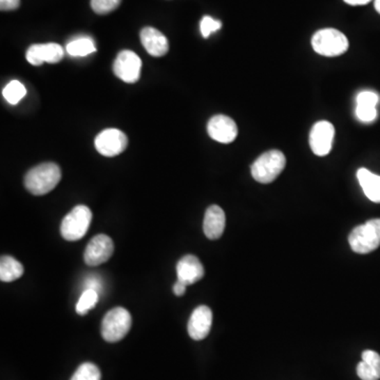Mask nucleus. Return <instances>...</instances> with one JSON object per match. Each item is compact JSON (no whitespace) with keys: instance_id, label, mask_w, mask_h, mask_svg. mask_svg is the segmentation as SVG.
<instances>
[{"instance_id":"f257e3e1","label":"nucleus","mask_w":380,"mask_h":380,"mask_svg":"<svg viewBox=\"0 0 380 380\" xmlns=\"http://www.w3.org/2000/svg\"><path fill=\"white\" fill-rule=\"evenodd\" d=\"M61 171L55 163H44L30 169L24 177L26 190L34 196H45L58 185Z\"/></svg>"},{"instance_id":"f03ea898","label":"nucleus","mask_w":380,"mask_h":380,"mask_svg":"<svg viewBox=\"0 0 380 380\" xmlns=\"http://www.w3.org/2000/svg\"><path fill=\"white\" fill-rule=\"evenodd\" d=\"M132 326V317L126 308H114L103 318L101 334L107 342H118L129 333Z\"/></svg>"},{"instance_id":"7ed1b4c3","label":"nucleus","mask_w":380,"mask_h":380,"mask_svg":"<svg viewBox=\"0 0 380 380\" xmlns=\"http://www.w3.org/2000/svg\"><path fill=\"white\" fill-rule=\"evenodd\" d=\"M285 165V155L281 151H267L251 165V175L259 183H271L283 171Z\"/></svg>"},{"instance_id":"20e7f679","label":"nucleus","mask_w":380,"mask_h":380,"mask_svg":"<svg viewBox=\"0 0 380 380\" xmlns=\"http://www.w3.org/2000/svg\"><path fill=\"white\" fill-rule=\"evenodd\" d=\"M312 46L315 52L322 56H339L347 52L349 40L342 32L336 29H322L312 36Z\"/></svg>"},{"instance_id":"39448f33","label":"nucleus","mask_w":380,"mask_h":380,"mask_svg":"<svg viewBox=\"0 0 380 380\" xmlns=\"http://www.w3.org/2000/svg\"><path fill=\"white\" fill-rule=\"evenodd\" d=\"M351 248L357 253H369L380 246V219H372L357 226L349 236Z\"/></svg>"},{"instance_id":"423d86ee","label":"nucleus","mask_w":380,"mask_h":380,"mask_svg":"<svg viewBox=\"0 0 380 380\" xmlns=\"http://www.w3.org/2000/svg\"><path fill=\"white\" fill-rule=\"evenodd\" d=\"M92 212L85 205L75 206L65 218L61 225V234L65 240L74 242L85 237L91 224Z\"/></svg>"},{"instance_id":"0eeeda50","label":"nucleus","mask_w":380,"mask_h":380,"mask_svg":"<svg viewBox=\"0 0 380 380\" xmlns=\"http://www.w3.org/2000/svg\"><path fill=\"white\" fill-rule=\"evenodd\" d=\"M114 253L112 239L106 235H97L88 243L84 253V260L89 267H99L107 262Z\"/></svg>"},{"instance_id":"6e6552de","label":"nucleus","mask_w":380,"mask_h":380,"mask_svg":"<svg viewBox=\"0 0 380 380\" xmlns=\"http://www.w3.org/2000/svg\"><path fill=\"white\" fill-rule=\"evenodd\" d=\"M142 61L130 50L118 53L113 65V72L125 83L134 84L140 79Z\"/></svg>"},{"instance_id":"1a4fd4ad","label":"nucleus","mask_w":380,"mask_h":380,"mask_svg":"<svg viewBox=\"0 0 380 380\" xmlns=\"http://www.w3.org/2000/svg\"><path fill=\"white\" fill-rule=\"evenodd\" d=\"M95 148L104 157H112L124 152L128 138L124 132L114 128L104 130L95 138Z\"/></svg>"},{"instance_id":"9d476101","label":"nucleus","mask_w":380,"mask_h":380,"mask_svg":"<svg viewBox=\"0 0 380 380\" xmlns=\"http://www.w3.org/2000/svg\"><path fill=\"white\" fill-rule=\"evenodd\" d=\"M335 128L332 122L320 120L312 126L310 134V146L312 152L318 157L330 153L334 141Z\"/></svg>"},{"instance_id":"9b49d317","label":"nucleus","mask_w":380,"mask_h":380,"mask_svg":"<svg viewBox=\"0 0 380 380\" xmlns=\"http://www.w3.org/2000/svg\"><path fill=\"white\" fill-rule=\"evenodd\" d=\"M207 132L210 138L222 144H230L238 136V127L232 118L226 116H214L210 118L207 125Z\"/></svg>"},{"instance_id":"f8f14e48","label":"nucleus","mask_w":380,"mask_h":380,"mask_svg":"<svg viewBox=\"0 0 380 380\" xmlns=\"http://www.w3.org/2000/svg\"><path fill=\"white\" fill-rule=\"evenodd\" d=\"M63 47L54 42L32 45L26 51V61L33 66H40L44 63H56L63 58Z\"/></svg>"},{"instance_id":"ddd939ff","label":"nucleus","mask_w":380,"mask_h":380,"mask_svg":"<svg viewBox=\"0 0 380 380\" xmlns=\"http://www.w3.org/2000/svg\"><path fill=\"white\" fill-rule=\"evenodd\" d=\"M212 324V310L206 306H198L188 322L187 330L190 338L197 341L203 340L209 334Z\"/></svg>"},{"instance_id":"4468645a","label":"nucleus","mask_w":380,"mask_h":380,"mask_svg":"<svg viewBox=\"0 0 380 380\" xmlns=\"http://www.w3.org/2000/svg\"><path fill=\"white\" fill-rule=\"evenodd\" d=\"M204 274H205V269L201 261L193 255H187L177 262V281L186 284L187 287L200 281L204 277Z\"/></svg>"},{"instance_id":"2eb2a0df","label":"nucleus","mask_w":380,"mask_h":380,"mask_svg":"<svg viewBox=\"0 0 380 380\" xmlns=\"http://www.w3.org/2000/svg\"><path fill=\"white\" fill-rule=\"evenodd\" d=\"M141 42L151 56L162 57L168 53L169 44L166 36L152 26H146L141 31Z\"/></svg>"},{"instance_id":"dca6fc26","label":"nucleus","mask_w":380,"mask_h":380,"mask_svg":"<svg viewBox=\"0 0 380 380\" xmlns=\"http://www.w3.org/2000/svg\"><path fill=\"white\" fill-rule=\"evenodd\" d=\"M226 225L225 212L220 206L212 205L204 216L203 230L209 240H218L223 235Z\"/></svg>"},{"instance_id":"f3484780","label":"nucleus","mask_w":380,"mask_h":380,"mask_svg":"<svg viewBox=\"0 0 380 380\" xmlns=\"http://www.w3.org/2000/svg\"><path fill=\"white\" fill-rule=\"evenodd\" d=\"M357 179L367 199L374 203H380V175L361 168L357 171Z\"/></svg>"},{"instance_id":"a211bd4d","label":"nucleus","mask_w":380,"mask_h":380,"mask_svg":"<svg viewBox=\"0 0 380 380\" xmlns=\"http://www.w3.org/2000/svg\"><path fill=\"white\" fill-rule=\"evenodd\" d=\"M24 275V267L19 261L11 256H3L0 259V280L13 282Z\"/></svg>"},{"instance_id":"6ab92c4d","label":"nucleus","mask_w":380,"mask_h":380,"mask_svg":"<svg viewBox=\"0 0 380 380\" xmlns=\"http://www.w3.org/2000/svg\"><path fill=\"white\" fill-rule=\"evenodd\" d=\"M66 51L70 56L83 57L95 52L97 47L92 38H79L67 45Z\"/></svg>"},{"instance_id":"aec40b11","label":"nucleus","mask_w":380,"mask_h":380,"mask_svg":"<svg viewBox=\"0 0 380 380\" xmlns=\"http://www.w3.org/2000/svg\"><path fill=\"white\" fill-rule=\"evenodd\" d=\"M100 300V294L94 290H85L77 301V312L79 315H86L92 308H95Z\"/></svg>"},{"instance_id":"412c9836","label":"nucleus","mask_w":380,"mask_h":380,"mask_svg":"<svg viewBox=\"0 0 380 380\" xmlns=\"http://www.w3.org/2000/svg\"><path fill=\"white\" fill-rule=\"evenodd\" d=\"M26 94V87L18 81H10L3 91V97L7 100L8 103L12 104V105L19 103Z\"/></svg>"},{"instance_id":"4be33fe9","label":"nucleus","mask_w":380,"mask_h":380,"mask_svg":"<svg viewBox=\"0 0 380 380\" xmlns=\"http://www.w3.org/2000/svg\"><path fill=\"white\" fill-rule=\"evenodd\" d=\"M102 374L97 365L85 363L77 367L70 380H101Z\"/></svg>"},{"instance_id":"5701e85b","label":"nucleus","mask_w":380,"mask_h":380,"mask_svg":"<svg viewBox=\"0 0 380 380\" xmlns=\"http://www.w3.org/2000/svg\"><path fill=\"white\" fill-rule=\"evenodd\" d=\"M122 0H91V8L100 15H106L120 7Z\"/></svg>"},{"instance_id":"b1692460","label":"nucleus","mask_w":380,"mask_h":380,"mask_svg":"<svg viewBox=\"0 0 380 380\" xmlns=\"http://www.w3.org/2000/svg\"><path fill=\"white\" fill-rule=\"evenodd\" d=\"M221 28H222V22L220 20L214 19L210 16H204L200 24V30L204 38H209L210 34L216 32Z\"/></svg>"},{"instance_id":"393cba45","label":"nucleus","mask_w":380,"mask_h":380,"mask_svg":"<svg viewBox=\"0 0 380 380\" xmlns=\"http://www.w3.org/2000/svg\"><path fill=\"white\" fill-rule=\"evenodd\" d=\"M379 95L376 92L365 90L358 93L356 97V105L370 106V107H377L379 103Z\"/></svg>"},{"instance_id":"a878e982","label":"nucleus","mask_w":380,"mask_h":380,"mask_svg":"<svg viewBox=\"0 0 380 380\" xmlns=\"http://www.w3.org/2000/svg\"><path fill=\"white\" fill-rule=\"evenodd\" d=\"M357 375L361 380H379L380 374L365 361L357 365Z\"/></svg>"},{"instance_id":"bb28decb","label":"nucleus","mask_w":380,"mask_h":380,"mask_svg":"<svg viewBox=\"0 0 380 380\" xmlns=\"http://www.w3.org/2000/svg\"><path fill=\"white\" fill-rule=\"evenodd\" d=\"M377 107L356 105V116L363 122H371L377 118Z\"/></svg>"},{"instance_id":"cd10ccee","label":"nucleus","mask_w":380,"mask_h":380,"mask_svg":"<svg viewBox=\"0 0 380 380\" xmlns=\"http://www.w3.org/2000/svg\"><path fill=\"white\" fill-rule=\"evenodd\" d=\"M363 361L371 365L375 371L380 374V355L375 351L367 350L361 355Z\"/></svg>"},{"instance_id":"c85d7f7f","label":"nucleus","mask_w":380,"mask_h":380,"mask_svg":"<svg viewBox=\"0 0 380 380\" xmlns=\"http://www.w3.org/2000/svg\"><path fill=\"white\" fill-rule=\"evenodd\" d=\"M20 6V0H0V9L1 11H13L18 9Z\"/></svg>"},{"instance_id":"c756f323","label":"nucleus","mask_w":380,"mask_h":380,"mask_svg":"<svg viewBox=\"0 0 380 380\" xmlns=\"http://www.w3.org/2000/svg\"><path fill=\"white\" fill-rule=\"evenodd\" d=\"M102 284L101 282H100V280H97V277H90L89 279L87 280V282H86V290H94V291H97V293L100 294Z\"/></svg>"},{"instance_id":"7c9ffc66","label":"nucleus","mask_w":380,"mask_h":380,"mask_svg":"<svg viewBox=\"0 0 380 380\" xmlns=\"http://www.w3.org/2000/svg\"><path fill=\"white\" fill-rule=\"evenodd\" d=\"M186 287H187L186 284L182 283V282L177 281V280L175 285H173V293H175V295L177 296V297H181V296H183L184 294H185Z\"/></svg>"},{"instance_id":"2f4dec72","label":"nucleus","mask_w":380,"mask_h":380,"mask_svg":"<svg viewBox=\"0 0 380 380\" xmlns=\"http://www.w3.org/2000/svg\"><path fill=\"white\" fill-rule=\"evenodd\" d=\"M371 0H345V3L351 6H363L369 3Z\"/></svg>"},{"instance_id":"473e14b6","label":"nucleus","mask_w":380,"mask_h":380,"mask_svg":"<svg viewBox=\"0 0 380 380\" xmlns=\"http://www.w3.org/2000/svg\"><path fill=\"white\" fill-rule=\"evenodd\" d=\"M375 9L380 14V0H375Z\"/></svg>"}]
</instances>
